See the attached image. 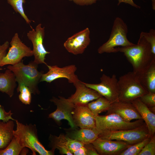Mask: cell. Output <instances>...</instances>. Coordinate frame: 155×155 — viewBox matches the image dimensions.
Instances as JSON below:
<instances>
[{"instance_id": "32", "label": "cell", "mask_w": 155, "mask_h": 155, "mask_svg": "<svg viewBox=\"0 0 155 155\" xmlns=\"http://www.w3.org/2000/svg\"><path fill=\"white\" fill-rule=\"evenodd\" d=\"M84 144L78 140L67 137L68 147L70 151L73 154L74 152L83 146Z\"/></svg>"}, {"instance_id": "6", "label": "cell", "mask_w": 155, "mask_h": 155, "mask_svg": "<svg viewBox=\"0 0 155 155\" xmlns=\"http://www.w3.org/2000/svg\"><path fill=\"white\" fill-rule=\"evenodd\" d=\"M96 127L101 131H116L131 129L145 123L142 119L133 122H127L117 114L111 113L95 117Z\"/></svg>"}, {"instance_id": "31", "label": "cell", "mask_w": 155, "mask_h": 155, "mask_svg": "<svg viewBox=\"0 0 155 155\" xmlns=\"http://www.w3.org/2000/svg\"><path fill=\"white\" fill-rule=\"evenodd\" d=\"M140 35L142 36L150 44L152 53L155 55V30L151 29L148 32H142Z\"/></svg>"}, {"instance_id": "18", "label": "cell", "mask_w": 155, "mask_h": 155, "mask_svg": "<svg viewBox=\"0 0 155 155\" xmlns=\"http://www.w3.org/2000/svg\"><path fill=\"white\" fill-rule=\"evenodd\" d=\"M141 115L148 128V136L155 135V114L140 100L139 98L131 102Z\"/></svg>"}, {"instance_id": "24", "label": "cell", "mask_w": 155, "mask_h": 155, "mask_svg": "<svg viewBox=\"0 0 155 155\" xmlns=\"http://www.w3.org/2000/svg\"><path fill=\"white\" fill-rule=\"evenodd\" d=\"M111 103L104 97L101 96L88 103L87 106L96 116L102 112L107 111L109 109Z\"/></svg>"}, {"instance_id": "20", "label": "cell", "mask_w": 155, "mask_h": 155, "mask_svg": "<svg viewBox=\"0 0 155 155\" xmlns=\"http://www.w3.org/2000/svg\"><path fill=\"white\" fill-rule=\"evenodd\" d=\"M100 132L96 127L93 128H80L74 131L71 138L78 140L84 144L92 143L98 137Z\"/></svg>"}, {"instance_id": "23", "label": "cell", "mask_w": 155, "mask_h": 155, "mask_svg": "<svg viewBox=\"0 0 155 155\" xmlns=\"http://www.w3.org/2000/svg\"><path fill=\"white\" fill-rule=\"evenodd\" d=\"M52 148L57 149L61 154L73 155L67 145V136L61 134L57 137L51 135L50 137Z\"/></svg>"}, {"instance_id": "21", "label": "cell", "mask_w": 155, "mask_h": 155, "mask_svg": "<svg viewBox=\"0 0 155 155\" xmlns=\"http://www.w3.org/2000/svg\"><path fill=\"white\" fill-rule=\"evenodd\" d=\"M13 121L10 120L4 122L0 120V150L6 148L13 137L14 124Z\"/></svg>"}, {"instance_id": "27", "label": "cell", "mask_w": 155, "mask_h": 155, "mask_svg": "<svg viewBox=\"0 0 155 155\" xmlns=\"http://www.w3.org/2000/svg\"><path fill=\"white\" fill-rule=\"evenodd\" d=\"M7 3L10 5L14 11L21 15L26 23L30 24L31 20L28 18L25 13L23 4L25 3V0H7Z\"/></svg>"}, {"instance_id": "13", "label": "cell", "mask_w": 155, "mask_h": 155, "mask_svg": "<svg viewBox=\"0 0 155 155\" xmlns=\"http://www.w3.org/2000/svg\"><path fill=\"white\" fill-rule=\"evenodd\" d=\"M90 32L88 28L74 34L64 42V47L74 55L82 54L90 42Z\"/></svg>"}, {"instance_id": "38", "label": "cell", "mask_w": 155, "mask_h": 155, "mask_svg": "<svg viewBox=\"0 0 155 155\" xmlns=\"http://www.w3.org/2000/svg\"><path fill=\"white\" fill-rule=\"evenodd\" d=\"M118 1L117 5H119L121 3H127L131 5L133 7L137 8H140V7L136 4L133 2V0H118Z\"/></svg>"}, {"instance_id": "19", "label": "cell", "mask_w": 155, "mask_h": 155, "mask_svg": "<svg viewBox=\"0 0 155 155\" xmlns=\"http://www.w3.org/2000/svg\"><path fill=\"white\" fill-rule=\"evenodd\" d=\"M16 82L14 73L9 69H7L4 72L0 73V92L10 98L13 95Z\"/></svg>"}, {"instance_id": "26", "label": "cell", "mask_w": 155, "mask_h": 155, "mask_svg": "<svg viewBox=\"0 0 155 155\" xmlns=\"http://www.w3.org/2000/svg\"><path fill=\"white\" fill-rule=\"evenodd\" d=\"M23 148L13 136L8 146L3 149L0 150V155H18Z\"/></svg>"}, {"instance_id": "8", "label": "cell", "mask_w": 155, "mask_h": 155, "mask_svg": "<svg viewBox=\"0 0 155 155\" xmlns=\"http://www.w3.org/2000/svg\"><path fill=\"white\" fill-rule=\"evenodd\" d=\"M9 44L11 46L1 60L0 67L15 65L21 62L24 57L33 55L32 50L22 42L17 33L14 34Z\"/></svg>"}, {"instance_id": "2", "label": "cell", "mask_w": 155, "mask_h": 155, "mask_svg": "<svg viewBox=\"0 0 155 155\" xmlns=\"http://www.w3.org/2000/svg\"><path fill=\"white\" fill-rule=\"evenodd\" d=\"M15 122L16 129L13 131V135L22 148H29L32 152V154L36 155L38 152L40 155L54 154V148L50 150H46L40 142L35 124H24L18 120Z\"/></svg>"}, {"instance_id": "37", "label": "cell", "mask_w": 155, "mask_h": 155, "mask_svg": "<svg viewBox=\"0 0 155 155\" xmlns=\"http://www.w3.org/2000/svg\"><path fill=\"white\" fill-rule=\"evenodd\" d=\"M73 154L74 155H87V149L84 146L74 152L73 153Z\"/></svg>"}, {"instance_id": "11", "label": "cell", "mask_w": 155, "mask_h": 155, "mask_svg": "<svg viewBox=\"0 0 155 155\" xmlns=\"http://www.w3.org/2000/svg\"><path fill=\"white\" fill-rule=\"evenodd\" d=\"M50 101L56 105L57 108L49 115V118L52 119L57 123L63 119L67 120L71 128L76 127L72 115L75 105L68 98L62 96H59V98L53 97Z\"/></svg>"}, {"instance_id": "29", "label": "cell", "mask_w": 155, "mask_h": 155, "mask_svg": "<svg viewBox=\"0 0 155 155\" xmlns=\"http://www.w3.org/2000/svg\"><path fill=\"white\" fill-rule=\"evenodd\" d=\"M155 155V136L151 137L149 141L145 145L138 155Z\"/></svg>"}, {"instance_id": "35", "label": "cell", "mask_w": 155, "mask_h": 155, "mask_svg": "<svg viewBox=\"0 0 155 155\" xmlns=\"http://www.w3.org/2000/svg\"><path fill=\"white\" fill-rule=\"evenodd\" d=\"M73 1L76 4L80 6L88 5L95 3L98 0H69Z\"/></svg>"}, {"instance_id": "1", "label": "cell", "mask_w": 155, "mask_h": 155, "mask_svg": "<svg viewBox=\"0 0 155 155\" xmlns=\"http://www.w3.org/2000/svg\"><path fill=\"white\" fill-rule=\"evenodd\" d=\"M117 50L123 53L131 64L133 71L137 76L155 61V55L152 53L150 44L141 35L137 44L118 47Z\"/></svg>"}, {"instance_id": "16", "label": "cell", "mask_w": 155, "mask_h": 155, "mask_svg": "<svg viewBox=\"0 0 155 155\" xmlns=\"http://www.w3.org/2000/svg\"><path fill=\"white\" fill-rule=\"evenodd\" d=\"M72 115L76 127L80 128H93L96 127L95 116L87 105H75Z\"/></svg>"}, {"instance_id": "30", "label": "cell", "mask_w": 155, "mask_h": 155, "mask_svg": "<svg viewBox=\"0 0 155 155\" xmlns=\"http://www.w3.org/2000/svg\"><path fill=\"white\" fill-rule=\"evenodd\" d=\"M139 98L149 108L155 107V93L148 92Z\"/></svg>"}, {"instance_id": "33", "label": "cell", "mask_w": 155, "mask_h": 155, "mask_svg": "<svg viewBox=\"0 0 155 155\" xmlns=\"http://www.w3.org/2000/svg\"><path fill=\"white\" fill-rule=\"evenodd\" d=\"M13 114L11 110L9 111L8 112L6 111L4 106L0 102V120L7 122L9 120H11L16 121V120L12 117Z\"/></svg>"}, {"instance_id": "39", "label": "cell", "mask_w": 155, "mask_h": 155, "mask_svg": "<svg viewBox=\"0 0 155 155\" xmlns=\"http://www.w3.org/2000/svg\"><path fill=\"white\" fill-rule=\"evenodd\" d=\"M1 44H0V45H1Z\"/></svg>"}, {"instance_id": "7", "label": "cell", "mask_w": 155, "mask_h": 155, "mask_svg": "<svg viewBox=\"0 0 155 155\" xmlns=\"http://www.w3.org/2000/svg\"><path fill=\"white\" fill-rule=\"evenodd\" d=\"M148 136V128L145 123L131 129L116 131H101L98 137L122 141L132 145L144 140Z\"/></svg>"}, {"instance_id": "25", "label": "cell", "mask_w": 155, "mask_h": 155, "mask_svg": "<svg viewBox=\"0 0 155 155\" xmlns=\"http://www.w3.org/2000/svg\"><path fill=\"white\" fill-rule=\"evenodd\" d=\"M151 137L148 136L139 142L131 145L123 151L120 155H138L144 147L149 141Z\"/></svg>"}, {"instance_id": "5", "label": "cell", "mask_w": 155, "mask_h": 155, "mask_svg": "<svg viewBox=\"0 0 155 155\" xmlns=\"http://www.w3.org/2000/svg\"><path fill=\"white\" fill-rule=\"evenodd\" d=\"M118 100L131 102L148 92L142 85L138 76L133 71L129 72L118 80Z\"/></svg>"}, {"instance_id": "34", "label": "cell", "mask_w": 155, "mask_h": 155, "mask_svg": "<svg viewBox=\"0 0 155 155\" xmlns=\"http://www.w3.org/2000/svg\"><path fill=\"white\" fill-rule=\"evenodd\" d=\"M9 43L6 41L3 44L0 45V63L7 54V51L9 47ZM2 69L0 67V70Z\"/></svg>"}, {"instance_id": "14", "label": "cell", "mask_w": 155, "mask_h": 155, "mask_svg": "<svg viewBox=\"0 0 155 155\" xmlns=\"http://www.w3.org/2000/svg\"><path fill=\"white\" fill-rule=\"evenodd\" d=\"M99 155H120L131 145L124 141L98 137L92 143Z\"/></svg>"}, {"instance_id": "15", "label": "cell", "mask_w": 155, "mask_h": 155, "mask_svg": "<svg viewBox=\"0 0 155 155\" xmlns=\"http://www.w3.org/2000/svg\"><path fill=\"white\" fill-rule=\"evenodd\" d=\"M73 85L75 92L68 99L75 105H87L102 96L95 90L87 87L80 80Z\"/></svg>"}, {"instance_id": "22", "label": "cell", "mask_w": 155, "mask_h": 155, "mask_svg": "<svg viewBox=\"0 0 155 155\" xmlns=\"http://www.w3.org/2000/svg\"><path fill=\"white\" fill-rule=\"evenodd\" d=\"M138 76L142 85L147 91L155 93V61Z\"/></svg>"}, {"instance_id": "9", "label": "cell", "mask_w": 155, "mask_h": 155, "mask_svg": "<svg viewBox=\"0 0 155 155\" xmlns=\"http://www.w3.org/2000/svg\"><path fill=\"white\" fill-rule=\"evenodd\" d=\"M100 80L99 84L84 83L87 87L95 90L111 103L118 101L119 91L116 75L113 74L110 77L103 74Z\"/></svg>"}, {"instance_id": "4", "label": "cell", "mask_w": 155, "mask_h": 155, "mask_svg": "<svg viewBox=\"0 0 155 155\" xmlns=\"http://www.w3.org/2000/svg\"><path fill=\"white\" fill-rule=\"evenodd\" d=\"M128 29L126 24L120 18L115 19L109 39L98 49L99 54L117 52L118 47L130 46L134 44L127 37Z\"/></svg>"}, {"instance_id": "10", "label": "cell", "mask_w": 155, "mask_h": 155, "mask_svg": "<svg viewBox=\"0 0 155 155\" xmlns=\"http://www.w3.org/2000/svg\"><path fill=\"white\" fill-rule=\"evenodd\" d=\"M44 27L39 24L35 29H32L27 33V36L32 44L34 61L38 65L44 64L46 55L50 53L45 49L43 45V40L45 36Z\"/></svg>"}, {"instance_id": "3", "label": "cell", "mask_w": 155, "mask_h": 155, "mask_svg": "<svg viewBox=\"0 0 155 155\" xmlns=\"http://www.w3.org/2000/svg\"><path fill=\"white\" fill-rule=\"evenodd\" d=\"M38 64L34 61L25 65L22 61L13 65L7 67L14 73L18 85L24 84L28 86L32 93L38 94L40 93L38 85L41 78L42 71L38 69Z\"/></svg>"}, {"instance_id": "36", "label": "cell", "mask_w": 155, "mask_h": 155, "mask_svg": "<svg viewBox=\"0 0 155 155\" xmlns=\"http://www.w3.org/2000/svg\"><path fill=\"white\" fill-rule=\"evenodd\" d=\"M87 151V155H98V154L94 147L92 143L84 144Z\"/></svg>"}, {"instance_id": "28", "label": "cell", "mask_w": 155, "mask_h": 155, "mask_svg": "<svg viewBox=\"0 0 155 155\" xmlns=\"http://www.w3.org/2000/svg\"><path fill=\"white\" fill-rule=\"evenodd\" d=\"M17 91L20 92V100L24 104H30L31 102L32 93L29 88L24 85L20 84L18 85Z\"/></svg>"}, {"instance_id": "12", "label": "cell", "mask_w": 155, "mask_h": 155, "mask_svg": "<svg viewBox=\"0 0 155 155\" xmlns=\"http://www.w3.org/2000/svg\"><path fill=\"white\" fill-rule=\"evenodd\" d=\"M49 71L45 73H43L40 82L45 81L51 83L54 80L60 78L67 79L68 82L73 84L80 80L75 72L77 68L74 65H71L60 67L57 65H47Z\"/></svg>"}, {"instance_id": "17", "label": "cell", "mask_w": 155, "mask_h": 155, "mask_svg": "<svg viewBox=\"0 0 155 155\" xmlns=\"http://www.w3.org/2000/svg\"><path fill=\"white\" fill-rule=\"evenodd\" d=\"M106 114L114 113L118 115L125 121L131 122L133 119H142L137 110L131 102L119 100L111 103Z\"/></svg>"}]
</instances>
